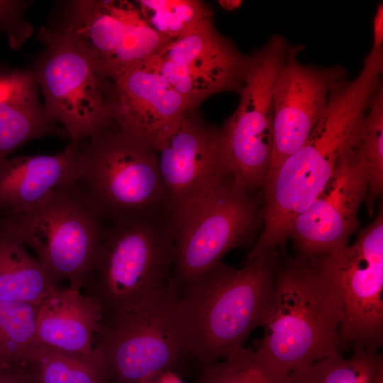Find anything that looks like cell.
Instances as JSON below:
<instances>
[{
    "mask_svg": "<svg viewBox=\"0 0 383 383\" xmlns=\"http://www.w3.org/2000/svg\"><path fill=\"white\" fill-rule=\"evenodd\" d=\"M377 87L371 75L360 72L331 90L323 115L304 145L269 173L262 200L263 229L245 260L284 244L292 223L323 190L342 154L358 143Z\"/></svg>",
    "mask_w": 383,
    "mask_h": 383,
    "instance_id": "obj_1",
    "label": "cell"
},
{
    "mask_svg": "<svg viewBox=\"0 0 383 383\" xmlns=\"http://www.w3.org/2000/svg\"><path fill=\"white\" fill-rule=\"evenodd\" d=\"M279 264L277 250L245 260L240 269L220 261L177 289L194 362L202 368L225 358L264 326Z\"/></svg>",
    "mask_w": 383,
    "mask_h": 383,
    "instance_id": "obj_2",
    "label": "cell"
},
{
    "mask_svg": "<svg viewBox=\"0 0 383 383\" xmlns=\"http://www.w3.org/2000/svg\"><path fill=\"white\" fill-rule=\"evenodd\" d=\"M342 303L335 284L314 257L297 255L279 265L265 333L256 350L290 375L338 357Z\"/></svg>",
    "mask_w": 383,
    "mask_h": 383,
    "instance_id": "obj_3",
    "label": "cell"
},
{
    "mask_svg": "<svg viewBox=\"0 0 383 383\" xmlns=\"http://www.w3.org/2000/svg\"><path fill=\"white\" fill-rule=\"evenodd\" d=\"M175 249L167 213L109 223L84 287L105 321L154 297L172 282Z\"/></svg>",
    "mask_w": 383,
    "mask_h": 383,
    "instance_id": "obj_4",
    "label": "cell"
},
{
    "mask_svg": "<svg viewBox=\"0 0 383 383\" xmlns=\"http://www.w3.org/2000/svg\"><path fill=\"white\" fill-rule=\"evenodd\" d=\"M8 221L52 279L80 291L109 223L76 180L52 189L30 210Z\"/></svg>",
    "mask_w": 383,
    "mask_h": 383,
    "instance_id": "obj_5",
    "label": "cell"
},
{
    "mask_svg": "<svg viewBox=\"0 0 383 383\" xmlns=\"http://www.w3.org/2000/svg\"><path fill=\"white\" fill-rule=\"evenodd\" d=\"M94 346L103 357L109 383H141L176 372L190 358L178 289L172 282L140 306L102 323Z\"/></svg>",
    "mask_w": 383,
    "mask_h": 383,
    "instance_id": "obj_6",
    "label": "cell"
},
{
    "mask_svg": "<svg viewBox=\"0 0 383 383\" xmlns=\"http://www.w3.org/2000/svg\"><path fill=\"white\" fill-rule=\"evenodd\" d=\"M257 194L233 176L201 198L167 213L175 249L177 289L213 267L230 250L249 245L261 217Z\"/></svg>",
    "mask_w": 383,
    "mask_h": 383,
    "instance_id": "obj_7",
    "label": "cell"
},
{
    "mask_svg": "<svg viewBox=\"0 0 383 383\" xmlns=\"http://www.w3.org/2000/svg\"><path fill=\"white\" fill-rule=\"evenodd\" d=\"M84 141L77 181L109 223L137 215L167 213L152 145L114 124Z\"/></svg>",
    "mask_w": 383,
    "mask_h": 383,
    "instance_id": "obj_8",
    "label": "cell"
},
{
    "mask_svg": "<svg viewBox=\"0 0 383 383\" xmlns=\"http://www.w3.org/2000/svg\"><path fill=\"white\" fill-rule=\"evenodd\" d=\"M45 49L34 72L48 116L74 141L94 138L113 124L112 82L63 33L42 28Z\"/></svg>",
    "mask_w": 383,
    "mask_h": 383,
    "instance_id": "obj_9",
    "label": "cell"
},
{
    "mask_svg": "<svg viewBox=\"0 0 383 383\" xmlns=\"http://www.w3.org/2000/svg\"><path fill=\"white\" fill-rule=\"evenodd\" d=\"M290 45L283 35L276 34L250 53L238 106L220 128L231 171L252 194L263 189L270 170L272 89Z\"/></svg>",
    "mask_w": 383,
    "mask_h": 383,
    "instance_id": "obj_10",
    "label": "cell"
},
{
    "mask_svg": "<svg viewBox=\"0 0 383 383\" xmlns=\"http://www.w3.org/2000/svg\"><path fill=\"white\" fill-rule=\"evenodd\" d=\"M67 37L103 77L112 79L172 40L151 28L138 6L125 1H72L53 28Z\"/></svg>",
    "mask_w": 383,
    "mask_h": 383,
    "instance_id": "obj_11",
    "label": "cell"
},
{
    "mask_svg": "<svg viewBox=\"0 0 383 383\" xmlns=\"http://www.w3.org/2000/svg\"><path fill=\"white\" fill-rule=\"evenodd\" d=\"M313 257L339 292L343 345L377 353L383 343L382 209L352 245Z\"/></svg>",
    "mask_w": 383,
    "mask_h": 383,
    "instance_id": "obj_12",
    "label": "cell"
},
{
    "mask_svg": "<svg viewBox=\"0 0 383 383\" xmlns=\"http://www.w3.org/2000/svg\"><path fill=\"white\" fill-rule=\"evenodd\" d=\"M250 61L213 23L175 39L145 62L188 104L191 110L223 91L240 93Z\"/></svg>",
    "mask_w": 383,
    "mask_h": 383,
    "instance_id": "obj_13",
    "label": "cell"
},
{
    "mask_svg": "<svg viewBox=\"0 0 383 383\" xmlns=\"http://www.w3.org/2000/svg\"><path fill=\"white\" fill-rule=\"evenodd\" d=\"M189 111L155 140L167 213L189 204L231 177L221 131Z\"/></svg>",
    "mask_w": 383,
    "mask_h": 383,
    "instance_id": "obj_14",
    "label": "cell"
},
{
    "mask_svg": "<svg viewBox=\"0 0 383 383\" xmlns=\"http://www.w3.org/2000/svg\"><path fill=\"white\" fill-rule=\"evenodd\" d=\"M358 143L342 154L323 190L292 223L288 238L297 255L313 257L337 252L348 245L357 230V212L368 183Z\"/></svg>",
    "mask_w": 383,
    "mask_h": 383,
    "instance_id": "obj_15",
    "label": "cell"
},
{
    "mask_svg": "<svg viewBox=\"0 0 383 383\" xmlns=\"http://www.w3.org/2000/svg\"><path fill=\"white\" fill-rule=\"evenodd\" d=\"M301 45H290L272 89L273 150L269 173L305 143L323 115L331 90L348 80L342 65L301 63Z\"/></svg>",
    "mask_w": 383,
    "mask_h": 383,
    "instance_id": "obj_16",
    "label": "cell"
},
{
    "mask_svg": "<svg viewBox=\"0 0 383 383\" xmlns=\"http://www.w3.org/2000/svg\"><path fill=\"white\" fill-rule=\"evenodd\" d=\"M111 80L113 123L152 147L162 133L192 111L145 61Z\"/></svg>",
    "mask_w": 383,
    "mask_h": 383,
    "instance_id": "obj_17",
    "label": "cell"
},
{
    "mask_svg": "<svg viewBox=\"0 0 383 383\" xmlns=\"http://www.w3.org/2000/svg\"><path fill=\"white\" fill-rule=\"evenodd\" d=\"M80 141L55 155H19L0 163V216L26 212L52 189L77 179Z\"/></svg>",
    "mask_w": 383,
    "mask_h": 383,
    "instance_id": "obj_18",
    "label": "cell"
},
{
    "mask_svg": "<svg viewBox=\"0 0 383 383\" xmlns=\"http://www.w3.org/2000/svg\"><path fill=\"white\" fill-rule=\"evenodd\" d=\"M103 321L102 310L91 297L70 287H58L38 308L35 345L89 355Z\"/></svg>",
    "mask_w": 383,
    "mask_h": 383,
    "instance_id": "obj_19",
    "label": "cell"
},
{
    "mask_svg": "<svg viewBox=\"0 0 383 383\" xmlns=\"http://www.w3.org/2000/svg\"><path fill=\"white\" fill-rule=\"evenodd\" d=\"M39 88L34 71L16 70L0 76V163L30 140L68 135L46 114Z\"/></svg>",
    "mask_w": 383,
    "mask_h": 383,
    "instance_id": "obj_20",
    "label": "cell"
},
{
    "mask_svg": "<svg viewBox=\"0 0 383 383\" xmlns=\"http://www.w3.org/2000/svg\"><path fill=\"white\" fill-rule=\"evenodd\" d=\"M58 284L0 216V300L39 306Z\"/></svg>",
    "mask_w": 383,
    "mask_h": 383,
    "instance_id": "obj_21",
    "label": "cell"
},
{
    "mask_svg": "<svg viewBox=\"0 0 383 383\" xmlns=\"http://www.w3.org/2000/svg\"><path fill=\"white\" fill-rule=\"evenodd\" d=\"M17 367L27 383H109L104 360L95 348L79 355L35 345Z\"/></svg>",
    "mask_w": 383,
    "mask_h": 383,
    "instance_id": "obj_22",
    "label": "cell"
},
{
    "mask_svg": "<svg viewBox=\"0 0 383 383\" xmlns=\"http://www.w3.org/2000/svg\"><path fill=\"white\" fill-rule=\"evenodd\" d=\"M140 13L158 33L174 40L213 23V11L199 0H140Z\"/></svg>",
    "mask_w": 383,
    "mask_h": 383,
    "instance_id": "obj_23",
    "label": "cell"
},
{
    "mask_svg": "<svg viewBox=\"0 0 383 383\" xmlns=\"http://www.w3.org/2000/svg\"><path fill=\"white\" fill-rule=\"evenodd\" d=\"M383 372L382 355L353 348L348 358H326L290 374L292 383H374Z\"/></svg>",
    "mask_w": 383,
    "mask_h": 383,
    "instance_id": "obj_24",
    "label": "cell"
},
{
    "mask_svg": "<svg viewBox=\"0 0 383 383\" xmlns=\"http://www.w3.org/2000/svg\"><path fill=\"white\" fill-rule=\"evenodd\" d=\"M196 383H292L290 375L279 370L256 350L242 346L224 360L202 367Z\"/></svg>",
    "mask_w": 383,
    "mask_h": 383,
    "instance_id": "obj_25",
    "label": "cell"
},
{
    "mask_svg": "<svg viewBox=\"0 0 383 383\" xmlns=\"http://www.w3.org/2000/svg\"><path fill=\"white\" fill-rule=\"evenodd\" d=\"M38 308L0 300V367H17L35 345Z\"/></svg>",
    "mask_w": 383,
    "mask_h": 383,
    "instance_id": "obj_26",
    "label": "cell"
},
{
    "mask_svg": "<svg viewBox=\"0 0 383 383\" xmlns=\"http://www.w3.org/2000/svg\"><path fill=\"white\" fill-rule=\"evenodd\" d=\"M358 148L368 172L366 204L371 216L383 189V84L378 87L365 115Z\"/></svg>",
    "mask_w": 383,
    "mask_h": 383,
    "instance_id": "obj_27",
    "label": "cell"
},
{
    "mask_svg": "<svg viewBox=\"0 0 383 383\" xmlns=\"http://www.w3.org/2000/svg\"><path fill=\"white\" fill-rule=\"evenodd\" d=\"M30 3L0 0V31L5 33L14 49L18 48L33 32L31 24L24 16Z\"/></svg>",
    "mask_w": 383,
    "mask_h": 383,
    "instance_id": "obj_28",
    "label": "cell"
},
{
    "mask_svg": "<svg viewBox=\"0 0 383 383\" xmlns=\"http://www.w3.org/2000/svg\"><path fill=\"white\" fill-rule=\"evenodd\" d=\"M372 51L383 50V4L378 3L373 18V41Z\"/></svg>",
    "mask_w": 383,
    "mask_h": 383,
    "instance_id": "obj_29",
    "label": "cell"
},
{
    "mask_svg": "<svg viewBox=\"0 0 383 383\" xmlns=\"http://www.w3.org/2000/svg\"><path fill=\"white\" fill-rule=\"evenodd\" d=\"M0 383H27L18 367H0Z\"/></svg>",
    "mask_w": 383,
    "mask_h": 383,
    "instance_id": "obj_30",
    "label": "cell"
},
{
    "mask_svg": "<svg viewBox=\"0 0 383 383\" xmlns=\"http://www.w3.org/2000/svg\"><path fill=\"white\" fill-rule=\"evenodd\" d=\"M141 383H184L176 372L167 371L146 379Z\"/></svg>",
    "mask_w": 383,
    "mask_h": 383,
    "instance_id": "obj_31",
    "label": "cell"
},
{
    "mask_svg": "<svg viewBox=\"0 0 383 383\" xmlns=\"http://www.w3.org/2000/svg\"><path fill=\"white\" fill-rule=\"evenodd\" d=\"M219 4L222 7L228 11H232L237 9L241 4V1H219Z\"/></svg>",
    "mask_w": 383,
    "mask_h": 383,
    "instance_id": "obj_32",
    "label": "cell"
},
{
    "mask_svg": "<svg viewBox=\"0 0 383 383\" xmlns=\"http://www.w3.org/2000/svg\"><path fill=\"white\" fill-rule=\"evenodd\" d=\"M374 383H383V372L377 376Z\"/></svg>",
    "mask_w": 383,
    "mask_h": 383,
    "instance_id": "obj_33",
    "label": "cell"
}]
</instances>
